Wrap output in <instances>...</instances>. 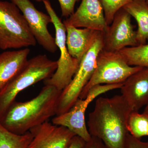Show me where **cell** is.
I'll list each match as a JSON object with an SVG mask.
<instances>
[{
  "label": "cell",
  "instance_id": "obj_16",
  "mask_svg": "<svg viewBox=\"0 0 148 148\" xmlns=\"http://www.w3.org/2000/svg\"><path fill=\"white\" fill-rule=\"evenodd\" d=\"M132 16L138 25L137 32L138 45L148 41V3L147 0H133L123 8Z\"/></svg>",
  "mask_w": 148,
  "mask_h": 148
},
{
  "label": "cell",
  "instance_id": "obj_20",
  "mask_svg": "<svg viewBox=\"0 0 148 148\" xmlns=\"http://www.w3.org/2000/svg\"><path fill=\"white\" fill-rule=\"evenodd\" d=\"M133 0H100L104 10L106 22L110 25L116 12Z\"/></svg>",
  "mask_w": 148,
  "mask_h": 148
},
{
  "label": "cell",
  "instance_id": "obj_22",
  "mask_svg": "<svg viewBox=\"0 0 148 148\" xmlns=\"http://www.w3.org/2000/svg\"><path fill=\"white\" fill-rule=\"evenodd\" d=\"M127 148H148V142H142L129 133L127 138Z\"/></svg>",
  "mask_w": 148,
  "mask_h": 148
},
{
  "label": "cell",
  "instance_id": "obj_8",
  "mask_svg": "<svg viewBox=\"0 0 148 148\" xmlns=\"http://www.w3.org/2000/svg\"><path fill=\"white\" fill-rule=\"evenodd\" d=\"M123 84H102L93 86L90 88L85 99L79 98L69 111L56 116L52 119V123L69 128L76 135L87 142L91 138L86 124L85 118L88 107L99 95L110 90L120 88Z\"/></svg>",
  "mask_w": 148,
  "mask_h": 148
},
{
  "label": "cell",
  "instance_id": "obj_12",
  "mask_svg": "<svg viewBox=\"0 0 148 148\" xmlns=\"http://www.w3.org/2000/svg\"><path fill=\"white\" fill-rule=\"evenodd\" d=\"M63 23L101 32H106L109 26L100 0H82L76 11Z\"/></svg>",
  "mask_w": 148,
  "mask_h": 148
},
{
  "label": "cell",
  "instance_id": "obj_5",
  "mask_svg": "<svg viewBox=\"0 0 148 148\" xmlns=\"http://www.w3.org/2000/svg\"><path fill=\"white\" fill-rule=\"evenodd\" d=\"M143 68L130 66L119 52H110L103 49L98 54L92 77L83 89L79 98L85 99L90 88L95 86L123 84L130 76Z\"/></svg>",
  "mask_w": 148,
  "mask_h": 148
},
{
  "label": "cell",
  "instance_id": "obj_7",
  "mask_svg": "<svg viewBox=\"0 0 148 148\" xmlns=\"http://www.w3.org/2000/svg\"><path fill=\"white\" fill-rule=\"evenodd\" d=\"M103 47V34L101 32L80 62L71 82L61 91L58 98L56 116L69 111L79 98L82 91L95 71L98 54Z\"/></svg>",
  "mask_w": 148,
  "mask_h": 148
},
{
  "label": "cell",
  "instance_id": "obj_15",
  "mask_svg": "<svg viewBox=\"0 0 148 148\" xmlns=\"http://www.w3.org/2000/svg\"><path fill=\"white\" fill-rule=\"evenodd\" d=\"M30 52L26 48L0 54V92L24 69Z\"/></svg>",
  "mask_w": 148,
  "mask_h": 148
},
{
  "label": "cell",
  "instance_id": "obj_9",
  "mask_svg": "<svg viewBox=\"0 0 148 148\" xmlns=\"http://www.w3.org/2000/svg\"><path fill=\"white\" fill-rule=\"evenodd\" d=\"M131 16L124 9L119 10L106 32H103V50L119 52L125 47L138 45L131 23Z\"/></svg>",
  "mask_w": 148,
  "mask_h": 148
},
{
  "label": "cell",
  "instance_id": "obj_25",
  "mask_svg": "<svg viewBox=\"0 0 148 148\" xmlns=\"http://www.w3.org/2000/svg\"><path fill=\"white\" fill-rule=\"evenodd\" d=\"M143 113L148 116V104L145 106V110L143 111Z\"/></svg>",
  "mask_w": 148,
  "mask_h": 148
},
{
  "label": "cell",
  "instance_id": "obj_19",
  "mask_svg": "<svg viewBox=\"0 0 148 148\" xmlns=\"http://www.w3.org/2000/svg\"><path fill=\"white\" fill-rule=\"evenodd\" d=\"M130 134L134 138L141 139L148 136V116L140 114L138 112H132L130 114L127 121Z\"/></svg>",
  "mask_w": 148,
  "mask_h": 148
},
{
  "label": "cell",
  "instance_id": "obj_11",
  "mask_svg": "<svg viewBox=\"0 0 148 148\" xmlns=\"http://www.w3.org/2000/svg\"><path fill=\"white\" fill-rule=\"evenodd\" d=\"M29 131L33 139L29 148H69L76 135L66 127L47 121Z\"/></svg>",
  "mask_w": 148,
  "mask_h": 148
},
{
  "label": "cell",
  "instance_id": "obj_24",
  "mask_svg": "<svg viewBox=\"0 0 148 148\" xmlns=\"http://www.w3.org/2000/svg\"><path fill=\"white\" fill-rule=\"evenodd\" d=\"M86 142L79 136L76 135L69 148H82Z\"/></svg>",
  "mask_w": 148,
  "mask_h": 148
},
{
  "label": "cell",
  "instance_id": "obj_28",
  "mask_svg": "<svg viewBox=\"0 0 148 148\" xmlns=\"http://www.w3.org/2000/svg\"></svg>",
  "mask_w": 148,
  "mask_h": 148
},
{
  "label": "cell",
  "instance_id": "obj_18",
  "mask_svg": "<svg viewBox=\"0 0 148 148\" xmlns=\"http://www.w3.org/2000/svg\"><path fill=\"white\" fill-rule=\"evenodd\" d=\"M119 52L130 66L148 68V44L125 47Z\"/></svg>",
  "mask_w": 148,
  "mask_h": 148
},
{
  "label": "cell",
  "instance_id": "obj_6",
  "mask_svg": "<svg viewBox=\"0 0 148 148\" xmlns=\"http://www.w3.org/2000/svg\"><path fill=\"white\" fill-rule=\"evenodd\" d=\"M46 10L52 20L55 29V40L60 55L58 67L50 77L45 80V85H49L60 91L65 89L71 82L77 71L79 62L70 55L66 45V32L65 25L58 17L49 0H43Z\"/></svg>",
  "mask_w": 148,
  "mask_h": 148
},
{
  "label": "cell",
  "instance_id": "obj_3",
  "mask_svg": "<svg viewBox=\"0 0 148 148\" xmlns=\"http://www.w3.org/2000/svg\"><path fill=\"white\" fill-rule=\"evenodd\" d=\"M58 67V61L40 54L29 59L22 71L0 92V119L17 95L33 85L50 77Z\"/></svg>",
  "mask_w": 148,
  "mask_h": 148
},
{
  "label": "cell",
  "instance_id": "obj_13",
  "mask_svg": "<svg viewBox=\"0 0 148 148\" xmlns=\"http://www.w3.org/2000/svg\"><path fill=\"white\" fill-rule=\"evenodd\" d=\"M121 95L132 112H138L148 104V68L130 76L120 88Z\"/></svg>",
  "mask_w": 148,
  "mask_h": 148
},
{
  "label": "cell",
  "instance_id": "obj_10",
  "mask_svg": "<svg viewBox=\"0 0 148 148\" xmlns=\"http://www.w3.org/2000/svg\"><path fill=\"white\" fill-rule=\"evenodd\" d=\"M21 11L37 42L51 53L57 51L55 38L48 30L49 24L52 23L49 14L40 11L29 0H11Z\"/></svg>",
  "mask_w": 148,
  "mask_h": 148
},
{
  "label": "cell",
  "instance_id": "obj_2",
  "mask_svg": "<svg viewBox=\"0 0 148 148\" xmlns=\"http://www.w3.org/2000/svg\"><path fill=\"white\" fill-rule=\"evenodd\" d=\"M61 91L45 85L37 96L26 102L14 101L1 118L0 124L8 131L21 135L56 116Z\"/></svg>",
  "mask_w": 148,
  "mask_h": 148
},
{
  "label": "cell",
  "instance_id": "obj_27",
  "mask_svg": "<svg viewBox=\"0 0 148 148\" xmlns=\"http://www.w3.org/2000/svg\"><path fill=\"white\" fill-rule=\"evenodd\" d=\"M147 3H148V0H147Z\"/></svg>",
  "mask_w": 148,
  "mask_h": 148
},
{
  "label": "cell",
  "instance_id": "obj_26",
  "mask_svg": "<svg viewBox=\"0 0 148 148\" xmlns=\"http://www.w3.org/2000/svg\"><path fill=\"white\" fill-rule=\"evenodd\" d=\"M34 1H36L38 2H40L42 1L43 0H34Z\"/></svg>",
  "mask_w": 148,
  "mask_h": 148
},
{
  "label": "cell",
  "instance_id": "obj_4",
  "mask_svg": "<svg viewBox=\"0 0 148 148\" xmlns=\"http://www.w3.org/2000/svg\"><path fill=\"white\" fill-rule=\"evenodd\" d=\"M36 43L20 10L12 2L0 1V49H18Z\"/></svg>",
  "mask_w": 148,
  "mask_h": 148
},
{
  "label": "cell",
  "instance_id": "obj_14",
  "mask_svg": "<svg viewBox=\"0 0 148 148\" xmlns=\"http://www.w3.org/2000/svg\"><path fill=\"white\" fill-rule=\"evenodd\" d=\"M64 24L66 29V45L69 53L80 63L101 32Z\"/></svg>",
  "mask_w": 148,
  "mask_h": 148
},
{
  "label": "cell",
  "instance_id": "obj_17",
  "mask_svg": "<svg viewBox=\"0 0 148 148\" xmlns=\"http://www.w3.org/2000/svg\"><path fill=\"white\" fill-rule=\"evenodd\" d=\"M33 139L30 131L23 135L12 133L0 124V148H29Z\"/></svg>",
  "mask_w": 148,
  "mask_h": 148
},
{
  "label": "cell",
  "instance_id": "obj_21",
  "mask_svg": "<svg viewBox=\"0 0 148 148\" xmlns=\"http://www.w3.org/2000/svg\"><path fill=\"white\" fill-rule=\"evenodd\" d=\"M80 0H58L60 4L61 15L63 17L69 18L75 12L76 3Z\"/></svg>",
  "mask_w": 148,
  "mask_h": 148
},
{
  "label": "cell",
  "instance_id": "obj_23",
  "mask_svg": "<svg viewBox=\"0 0 148 148\" xmlns=\"http://www.w3.org/2000/svg\"><path fill=\"white\" fill-rule=\"evenodd\" d=\"M82 148H107L102 141L96 137L91 136L90 140L86 142Z\"/></svg>",
  "mask_w": 148,
  "mask_h": 148
},
{
  "label": "cell",
  "instance_id": "obj_1",
  "mask_svg": "<svg viewBox=\"0 0 148 148\" xmlns=\"http://www.w3.org/2000/svg\"><path fill=\"white\" fill-rule=\"evenodd\" d=\"M131 112L121 95L99 97L88 115L89 134L101 140L107 148H127V121Z\"/></svg>",
  "mask_w": 148,
  "mask_h": 148
}]
</instances>
